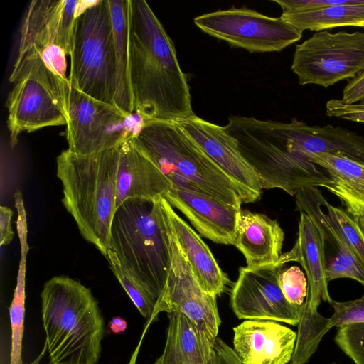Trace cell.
I'll list each match as a JSON object with an SVG mask.
<instances>
[{"instance_id":"cell-27","label":"cell","mask_w":364,"mask_h":364,"mask_svg":"<svg viewBox=\"0 0 364 364\" xmlns=\"http://www.w3.org/2000/svg\"><path fill=\"white\" fill-rule=\"evenodd\" d=\"M281 18L301 31L343 26L364 28V0L315 10L282 12Z\"/></svg>"},{"instance_id":"cell-39","label":"cell","mask_w":364,"mask_h":364,"mask_svg":"<svg viewBox=\"0 0 364 364\" xmlns=\"http://www.w3.org/2000/svg\"><path fill=\"white\" fill-rule=\"evenodd\" d=\"M12 210L6 206L0 207V245H9L13 237L14 232L11 228Z\"/></svg>"},{"instance_id":"cell-41","label":"cell","mask_w":364,"mask_h":364,"mask_svg":"<svg viewBox=\"0 0 364 364\" xmlns=\"http://www.w3.org/2000/svg\"><path fill=\"white\" fill-rule=\"evenodd\" d=\"M355 220H356L358 227L364 236V215Z\"/></svg>"},{"instance_id":"cell-33","label":"cell","mask_w":364,"mask_h":364,"mask_svg":"<svg viewBox=\"0 0 364 364\" xmlns=\"http://www.w3.org/2000/svg\"><path fill=\"white\" fill-rule=\"evenodd\" d=\"M335 341L355 364H364V323L339 328Z\"/></svg>"},{"instance_id":"cell-23","label":"cell","mask_w":364,"mask_h":364,"mask_svg":"<svg viewBox=\"0 0 364 364\" xmlns=\"http://www.w3.org/2000/svg\"><path fill=\"white\" fill-rule=\"evenodd\" d=\"M284 238L277 220L241 209L235 246L243 254L247 267L279 263Z\"/></svg>"},{"instance_id":"cell-31","label":"cell","mask_w":364,"mask_h":364,"mask_svg":"<svg viewBox=\"0 0 364 364\" xmlns=\"http://www.w3.org/2000/svg\"><path fill=\"white\" fill-rule=\"evenodd\" d=\"M326 277L328 282L348 278L364 286V267L346 247H338L335 256L326 264Z\"/></svg>"},{"instance_id":"cell-7","label":"cell","mask_w":364,"mask_h":364,"mask_svg":"<svg viewBox=\"0 0 364 364\" xmlns=\"http://www.w3.org/2000/svg\"><path fill=\"white\" fill-rule=\"evenodd\" d=\"M9 81L14 83L6 100L11 146L22 132L66 124L70 85L40 53L32 50L17 57Z\"/></svg>"},{"instance_id":"cell-20","label":"cell","mask_w":364,"mask_h":364,"mask_svg":"<svg viewBox=\"0 0 364 364\" xmlns=\"http://www.w3.org/2000/svg\"><path fill=\"white\" fill-rule=\"evenodd\" d=\"M133 134L119 144L116 210L129 198L153 200L164 198L172 187L159 168L135 144Z\"/></svg>"},{"instance_id":"cell-11","label":"cell","mask_w":364,"mask_h":364,"mask_svg":"<svg viewBox=\"0 0 364 364\" xmlns=\"http://www.w3.org/2000/svg\"><path fill=\"white\" fill-rule=\"evenodd\" d=\"M65 138L70 151L87 155L112 148L136 132L132 114L70 86Z\"/></svg>"},{"instance_id":"cell-40","label":"cell","mask_w":364,"mask_h":364,"mask_svg":"<svg viewBox=\"0 0 364 364\" xmlns=\"http://www.w3.org/2000/svg\"><path fill=\"white\" fill-rule=\"evenodd\" d=\"M127 328V321L121 316H114L109 321L106 331L109 334L124 333Z\"/></svg>"},{"instance_id":"cell-34","label":"cell","mask_w":364,"mask_h":364,"mask_svg":"<svg viewBox=\"0 0 364 364\" xmlns=\"http://www.w3.org/2000/svg\"><path fill=\"white\" fill-rule=\"evenodd\" d=\"M334 311L329 318L330 326L344 327L349 325L364 323V295L355 300L331 304Z\"/></svg>"},{"instance_id":"cell-22","label":"cell","mask_w":364,"mask_h":364,"mask_svg":"<svg viewBox=\"0 0 364 364\" xmlns=\"http://www.w3.org/2000/svg\"><path fill=\"white\" fill-rule=\"evenodd\" d=\"M161 202L176 240L194 277L206 292L215 296H220L230 283L228 275L202 238L174 211L164 198H161Z\"/></svg>"},{"instance_id":"cell-36","label":"cell","mask_w":364,"mask_h":364,"mask_svg":"<svg viewBox=\"0 0 364 364\" xmlns=\"http://www.w3.org/2000/svg\"><path fill=\"white\" fill-rule=\"evenodd\" d=\"M359 0H272L282 12L303 11L357 3Z\"/></svg>"},{"instance_id":"cell-6","label":"cell","mask_w":364,"mask_h":364,"mask_svg":"<svg viewBox=\"0 0 364 364\" xmlns=\"http://www.w3.org/2000/svg\"><path fill=\"white\" fill-rule=\"evenodd\" d=\"M259 175L263 189L279 188L291 196L302 188L324 187L333 181L316 164L290 150L281 136L276 121L232 116L224 127Z\"/></svg>"},{"instance_id":"cell-3","label":"cell","mask_w":364,"mask_h":364,"mask_svg":"<svg viewBox=\"0 0 364 364\" xmlns=\"http://www.w3.org/2000/svg\"><path fill=\"white\" fill-rule=\"evenodd\" d=\"M119 144L87 155L66 149L56 159L62 203L82 237L105 257L116 210Z\"/></svg>"},{"instance_id":"cell-16","label":"cell","mask_w":364,"mask_h":364,"mask_svg":"<svg viewBox=\"0 0 364 364\" xmlns=\"http://www.w3.org/2000/svg\"><path fill=\"white\" fill-rule=\"evenodd\" d=\"M233 350L242 364H287L296 333L273 321L245 320L233 328Z\"/></svg>"},{"instance_id":"cell-24","label":"cell","mask_w":364,"mask_h":364,"mask_svg":"<svg viewBox=\"0 0 364 364\" xmlns=\"http://www.w3.org/2000/svg\"><path fill=\"white\" fill-rule=\"evenodd\" d=\"M167 316L164 348L154 364H213L215 340L184 314L173 312Z\"/></svg>"},{"instance_id":"cell-29","label":"cell","mask_w":364,"mask_h":364,"mask_svg":"<svg viewBox=\"0 0 364 364\" xmlns=\"http://www.w3.org/2000/svg\"><path fill=\"white\" fill-rule=\"evenodd\" d=\"M105 258L107 259L114 275L134 306L139 313L148 320V324L151 323L158 299L121 266L116 255L112 251L109 250Z\"/></svg>"},{"instance_id":"cell-17","label":"cell","mask_w":364,"mask_h":364,"mask_svg":"<svg viewBox=\"0 0 364 364\" xmlns=\"http://www.w3.org/2000/svg\"><path fill=\"white\" fill-rule=\"evenodd\" d=\"M179 210L204 237L235 245L241 209L226 205L200 193L171 187L164 197Z\"/></svg>"},{"instance_id":"cell-2","label":"cell","mask_w":364,"mask_h":364,"mask_svg":"<svg viewBox=\"0 0 364 364\" xmlns=\"http://www.w3.org/2000/svg\"><path fill=\"white\" fill-rule=\"evenodd\" d=\"M41 316L50 364H97L104 319L90 289L55 276L41 293Z\"/></svg>"},{"instance_id":"cell-15","label":"cell","mask_w":364,"mask_h":364,"mask_svg":"<svg viewBox=\"0 0 364 364\" xmlns=\"http://www.w3.org/2000/svg\"><path fill=\"white\" fill-rule=\"evenodd\" d=\"M178 124L243 191L248 203L259 200L263 190L260 178L242 154L236 139L224 127L196 115Z\"/></svg>"},{"instance_id":"cell-37","label":"cell","mask_w":364,"mask_h":364,"mask_svg":"<svg viewBox=\"0 0 364 364\" xmlns=\"http://www.w3.org/2000/svg\"><path fill=\"white\" fill-rule=\"evenodd\" d=\"M341 100L348 104L364 102V70L348 80L343 90Z\"/></svg>"},{"instance_id":"cell-14","label":"cell","mask_w":364,"mask_h":364,"mask_svg":"<svg viewBox=\"0 0 364 364\" xmlns=\"http://www.w3.org/2000/svg\"><path fill=\"white\" fill-rule=\"evenodd\" d=\"M85 1L33 0L21 28L18 56L56 46L70 55L75 21Z\"/></svg>"},{"instance_id":"cell-28","label":"cell","mask_w":364,"mask_h":364,"mask_svg":"<svg viewBox=\"0 0 364 364\" xmlns=\"http://www.w3.org/2000/svg\"><path fill=\"white\" fill-rule=\"evenodd\" d=\"M296 339L290 364H305L316 352L325 334L331 328L329 318L304 305L298 323Z\"/></svg>"},{"instance_id":"cell-19","label":"cell","mask_w":364,"mask_h":364,"mask_svg":"<svg viewBox=\"0 0 364 364\" xmlns=\"http://www.w3.org/2000/svg\"><path fill=\"white\" fill-rule=\"evenodd\" d=\"M287 147L301 156L306 153L342 154L364 164V137L341 127L309 125L296 119L276 121Z\"/></svg>"},{"instance_id":"cell-30","label":"cell","mask_w":364,"mask_h":364,"mask_svg":"<svg viewBox=\"0 0 364 364\" xmlns=\"http://www.w3.org/2000/svg\"><path fill=\"white\" fill-rule=\"evenodd\" d=\"M26 275L18 274L12 301L9 307L11 349L9 364H23L22 342L24 330Z\"/></svg>"},{"instance_id":"cell-32","label":"cell","mask_w":364,"mask_h":364,"mask_svg":"<svg viewBox=\"0 0 364 364\" xmlns=\"http://www.w3.org/2000/svg\"><path fill=\"white\" fill-rule=\"evenodd\" d=\"M279 282L282 293L289 304L301 307L308 296L309 286L306 274L298 266L282 269Z\"/></svg>"},{"instance_id":"cell-8","label":"cell","mask_w":364,"mask_h":364,"mask_svg":"<svg viewBox=\"0 0 364 364\" xmlns=\"http://www.w3.org/2000/svg\"><path fill=\"white\" fill-rule=\"evenodd\" d=\"M70 56V86L115 105V41L109 0L85 1L75 21Z\"/></svg>"},{"instance_id":"cell-10","label":"cell","mask_w":364,"mask_h":364,"mask_svg":"<svg viewBox=\"0 0 364 364\" xmlns=\"http://www.w3.org/2000/svg\"><path fill=\"white\" fill-rule=\"evenodd\" d=\"M204 33L251 53L278 52L299 41L303 31L280 17L247 8L232 7L196 16Z\"/></svg>"},{"instance_id":"cell-4","label":"cell","mask_w":364,"mask_h":364,"mask_svg":"<svg viewBox=\"0 0 364 364\" xmlns=\"http://www.w3.org/2000/svg\"><path fill=\"white\" fill-rule=\"evenodd\" d=\"M132 138L173 188L200 193L237 209L248 203L243 191L178 123L142 124Z\"/></svg>"},{"instance_id":"cell-26","label":"cell","mask_w":364,"mask_h":364,"mask_svg":"<svg viewBox=\"0 0 364 364\" xmlns=\"http://www.w3.org/2000/svg\"><path fill=\"white\" fill-rule=\"evenodd\" d=\"M115 41V105L127 113H134L130 80V0H109Z\"/></svg>"},{"instance_id":"cell-42","label":"cell","mask_w":364,"mask_h":364,"mask_svg":"<svg viewBox=\"0 0 364 364\" xmlns=\"http://www.w3.org/2000/svg\"><path fill=\"white\" fill-rule=\"evenodd\" d=\"M139 346H140V343L138 345L135 351L132 354V358L128 364H136V358H137V355H138V352H139Z\"/></svg>"},{"instance_id":"cell-18","label":"cell","mask_w":364,"mask_h":364,"mask_svg":"<svg viewBox=\"0 0 364 364\" xmlns=\"http://www.w3.org/2000/svg\"><path fill=\"white\" fill-rule=\"evenodd\" d=\"M326 234L320 224L305 213L300 212L297 239L289 252L281 255L279 262L285 264L297 262L303 267L309 286L304 306L318 311L321 301L330 304L333 301L328 293L326 277V258L325 241Z\"/></svg>"},{"instance_id":"cell-12","label":"cell","mask_w":364,"mask_h":364,"mask_svg":"<svg viewBox=\"0 0 364 364\" xmlns=\"http://www.w3.org/2000/svg\"><path fill=\"white\" fill-rule=\"evenodd\" d=\"M161 203L169 237L171 266L166 284L157 301L152 321L163 311L167 314L181 313L216 340L221 323L216 296L206 292L194 277L176 240L161 199Z\"/></svg>"},{"instance_id":"cell-5","label":"cell","mask_w":364,"mask_h":364,"mask_svg":"<svg viewBox=\"0 0 364 364\" xmlns=\"http://www.w3.org/2000/svg\"><path fill=\"white\" fill-rule=\"evenodd\" d=\"M161 198L124 201L115 210L109 244L121 266L158 300L171 266Z\"/></svg>"},{"instance_id":"cell-1","label":"cell","mask_w":364,"mask_h":364,"mask_svg":"<svg viewBox=\"0 0 364 364\" xmlns=\"http://www.w3.org/2000/svg\"><path fill=\"white\" fill-rule=\"evenodd\" d=\"M130 80L143 124L179 123L196 114L173 41L148 3L130 0Z\"/></svg>"},{"instance_id":"cell-13","label":"cell","mask_w":364,"mask_h":364,"mask_svg":"<svg viewBox=\"0 0 364 364\" xmlns=\"http://www.w3.org/2000/svg\"><path fill=\"white\" fill-rule=\"evenodd\" d=\"M285 264L242 267L230 294V305L239 319L273 321L297 326L301 307L288 302L279 276Z\"/></svg>"},{"instance_id":"cell-21","label":"cell","mask_w":364,"mask_h":364,"mask_svg":"<svg viewBox=\"0 0 364 364\" xmlns=\"http://www.w3.org/2000/svg\"><path fill=\"white\" fill-rule=\"evenodd\" d=\"M294 197L297 210L317 221L337 247H346L364 267V236L356 220L345 210L330 204L317 187L300 188Z\"/></svg>"},{"instance_id":"cell-25","label":"cell","mask_w":364,"mask_h":364,"mask_svg":"<svg viewBox=\"0 0 364 364\" xmlns=\"http://www.w3.org/2000/svg\"><path fill=\"white\" fill-rule=\"evenodd\" d=\"M312 163L322 167L333 181L328 190L336 195L356 219L364 215V164L342 154H303Z\"/></svg>"},{"instance_id":"cell-35","label":"cell","mask_w":364,"mask_h":364,"mask_svg":"<svg viewBox=\"0 0 364 364\" xmlns=\"http://www.w3.org/2000/svg\"><path fill=\"white\" fill-rule=\"evenodd\" d=\"M326 113L330 117L364 123V102L348 104L332 99L326 102Z\"/></svg>"},{"instance_id":"cell-38","label":"cell","mask_w":364,"mask_h":364,"mask_svg":"<svg viewBox=\"0 0 364 364\" xmlns=\"http://www.w3.org/2000/svg\"><path fill=\"white\" fill-rule=\"evenodd\" d=\"M213 364H242V363L233 348L218 337L213 348Z\"/></svg>"},{"instance_id":"cell-9","label":"cell","mask_w":364,"mask_h":364,"mask_svg":"<svg viewBox=\"0 0 364 364\" xmlns=\"http://www.w3.org/2000/svg\"><path fill=\"white\" fill-rule=\"evenodd\" d=\"M291 68L301 85L350 80L364 70V33L317 31L296 46Z\"/></svg>"}]
</instances>
